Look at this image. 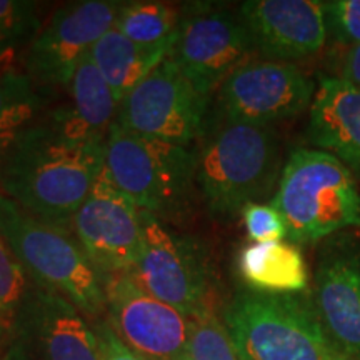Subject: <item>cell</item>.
<instances>
[{"mask_svg": "<svg viewBox=\"0 0 360 360\" xmlns=\"http://www.w3.org/2000/svg\"><path fill=\"white\" fill-rule=\"evenodd\" d=\"M0 233L35 285L62 295L92 321L105 315L101 274L70 229L35 217L0 193Z\"/></svg>", "mask_w": 360, "mask_h": 360, "instance_id": "obj_3", "label": "cell"}, {"mask_svg": "<svg viewBox=\"0 0 360 360\" xmlns=\"http://www.w3.org/2000/svg\"><path fill=\"white\" fill-rule=\"evenodd\" d=\"M30 277L0 233V322L7 334L17 330L32 294Z\"/></svg>", "mask_w": 360, "mask_h": 360, "instance_id": "obj_24", "label": "cell"}, {"mask_svg": "<svg viewBox=\"0 0 360 360\" xmlns=\"http://www.w3.org/2000/svg\"><path fill=\"white\" fill-rule=\"evenodd\" d=\"M314 309L328 340L360 360V250L323 255L315 274Z\"/></svg>", "mask_w": 360, "mask_h": 360, "instance_id": "obj_16", "label": "cell"}, {"mask_svg": "<svg viewBox=\"0 0 360 360\" xmlns=\"http://www.w3.org/2000/svg\"><path fill=\"white\" fill-rule=\"evenodd\" d=\"M70 231L101 277L132 272L141 257V209L115 187L105 169L72 219Z\"/></svg>", "mask_w": 360, "mask_h": 360, "instance_id": "obj_10", "label": "cell"}, {"mask_svg": "<svg viewBox=\"0 0 360 360\" xmlns=\"http://www.w3.org/2000/svg\"><path fill=\"white\" fill-rule=\"evenodd\" d=\"M307 137L360 174V89L339 77H322L310 103Z\"/></svg>", "mask_w": 360, "mask_h": 360, "instance_id": "obj_17", "label": "cell"}, {"mask_svg": "<svg viewBox=\"0 0 360 360\" xmlns=\"http://www.w3.org/2000/svg\"><path fill=\"white\" fill-rule=\"evenodd\" d=\"M142 214V252L132 274L162 302L193 317L210 307V267L205 249L195 238L175 233L155 215Z\"/></svg>", "mask_w": 360, "mask_h": 360, "instance_id": "obj_7", "label": "cell"}, {"mask_svg": "<svg viewBox=\"0 0 360 360\" xmlns=\"http://www.w3.org/2000/svg\"><path fill=\"white\" fill-rule=\"evenodd\" d=\"M67 89L72 97L67 109L74 119L90 132L107 137L110 127L117 122L120 103L90 58V52L80 60Z\"/></svg>", "mask_w": 360, "mask_h": 360, "instance_id": "obj_21", "label": "cell"}, {"mask_svg": "<svg viewBox=\"0 0 360 360\" xmlns=\"http://www.w3.org/2000/svg\"><path fill=\"white\" fill-rule=\"evenodd\" d=\"M94 332H96L98 349H101L102 360H143L137 354L132 352L122 340L115 335L109 322L105 319H98L92 323Z\"/></svg>", "mask_w": 360, "mask_h": 360, "instance_id": "obj_28", "label": "cell"}, {"mask_svg": "<svg viewBox=\"0 0 360 360\" xmlns=\"http://www.w3.org/2000/svg\"><path fill=\"white\" fill-rule=\"evenodd\" d=\"M122 4L82 0L57 8L29 45L27 74L37 85L69 87L80 60L114 29Z\"/></svg>", "mask_w": 360, "mask_h": 360, "instance_id": "obj_12", "label": "cell"}, {"mask_svg": "<svg viewBox=\"0 0 360 360\" xmlns=\"http://www.w3.org/2000/svg\"><path fill=\"white\" fill-rule=\"evenodd\" d=\"M328 34L345 47L360 44V0L323 2Z\"/></svg>", "mask_w": 360, "mask_h": 360, "instance_id": "obj_27", "label": "cell"}, {"mask_svg": "<svg viewBox=\"0 0 360 360\" xmlns=\"http://www.w3.org/2000/svg\"><path fill=\"white\" fill-rule=\"evenodd\" d=\"M282 169L272 129L225 120L197 154L195 186L210 214L232 217L270 197Z\"/></svg>", "mask_w": 360, "mask_h": 360, "instance_id": "obj_2", "label": "cell"}, {"mask_svg": "<svg viewBox=\"0 0 360 360\" xmlns=\"http://www.w3.org/2000/svg\"><path fill=\"white\" fill-rule=\"evenodd\" d=\"M175 40L155 47L135 44L110 29L90 51V58L109 84L119 103L172 52Z\"/></svg>", "mask_w": 360, "mask_h": 360, "instance_id": "obj_19", "label": "cell"}, {"mask_svg": "<svg viewBox=\"0 0 360 360\" xmlns=\"http://www.w3.org/2000/svg\"><path fill=\"white\" fill-rule=\"evenodd\" d=\"M182 8L165 2L122 4L114 29L135 44L155 47L177 39Z\"/></svg>", "mask_w": 360, "mask_h": 360, "instance_id": "obj_22", "label": "cell"}, {"mask_svg": "<svg viewBox=\"0 0 360 360\" xmlns=\"http://www.w3.org/2000/svg\"><path fill=\"white\" fill-rule=\"evenodd\" d=\"M105 321L143 360H188V317L162 302L130 272L103 276Z\"/></svg>", "mask_w": 360, "mask_h": 360, "instance_id": "obj_9", "label": "cell"}, {"mask_svg": "<svg viewBox=\"0 0 360 360\" xmlns=\"http://www.w3.org/2000/svg\"><path fill=\"white\" fill-rule=\"evenodd\" d=\"M17 330L32 342L37 360H102L87 317L56 292L34 285Z\"/></svg>", "mask_w": 360, "mask_h": 360, "instance_id": "obj_15", "label": "cell"}, {"mask_svg": "<svg viewBox=\"0 0 360 360\" xmlns=\"http://www.w3.org/2000/svg\"><path fill=\"white\" fill-rule=\"evenodd\" d=\"M209 102L167 57L120 102L117 122L130 132L191 147L204 134Z\"/></svg>", "mask_w": 360, "mask_h": 360, "instance_id": "obj_8", "label": "cell"}, {"mask_svg": "<svg viewBox=\"0 0 360 360\" xmlns=\"http://www.w3.org/2000/svg\"><path fill=\"white\" fill-rule=\"evenodd\" d=\"M240 215L247 236L254 244L278 242L287 237V225L281 212L272 204L254 202V204L245 205Z\"/></svg>", "mask_w": 360, "mask_h": 360, "instance_id": "obj_26", "label": "cell"}, {"mask_svg": "<svg viewBox=\"0 0 360 360\" xmlns=\"http://www.w3.org/2000/svg\"><path fill=\"white\" fill-rule=\"evenodd\" d=\"M105 139L67 107L44 115L0 157V193L35 217L70 229L103 170Z\"/></svg>", "mask_w": 360, "mask_h": 360, "instance_id": "obj_1", "label": "cell"}, {"mask_svg": "<svg viewBox=\"0 0 360 360\" xmlns=\"http://www.w3.org/2000/svg\"><path fill=\"white\" fill-rule=\"evenodd\" d=\"M7 335V332H6V328H4V326H2V322H0V339H4V337Z\"/></svg>", "mask_w": 360, "mask_h": 360, "instance_id": "obj_31", "label": "cell"}, {"mask_svg": "<svg viewBox=\"0 0 360 360\" xmlns=\"http://www.w3.org/2000/svg\"><path fill=\"white\" fill-rule=\"evenodd\" d=\"M238 17L267 60H299L327 42L326 6L317 0H247Z\"/></svg>", "mask_w": 360, "mask_h": 360, "instance_id": "obj_14", "label": "cell"}, {"mask_svg": "<svg viewBox=\"0 0 360 360\" xmlns=\"http://www.w3.org/2000/svg\"><path fill=\"white\" fill-rule=\"evenodd\" d=\"M188 360H240L231 332L212 305L188 317Z\"/></svg>", "mask_w": 360, "mask_h": 360, "instance_id": "obj_23", "label": "cell"}, {"mask_svg": "<svg viewBox=\"0 0 360 360\" xmlns=\"http://www.w3.org/2000/svg\"><path fill=\"white\" fill-rule=\"evenodd\" d=\"M315 84L294 62H247L219 89V105L227 122L270 127L292 119L312 103Z\"/></svg>", "mask_w": 360, "mask_h": 360, "instance_id": "obj_11", "label": "cell"}, {"mask_svg": "<svg viewBox=\"0 0 360 360\" xmlns=\"http://www.w3.org/2000/svg\"><path fill=\"white\" fill-rule=\"evenodd\" d=\"M270 204L281 212L287 237L295 244L360 227V192L354 174L323 150L292 152Z\"/></svg>", "mask_w": 360, "mask_h": 360, "instance_id": "obj_4", "label": "cell"}, {"mask_svg": "<svg viewBox=\"0 0 360 360\" xmlns=\"http://www.w3.org/2000/svg\"><path fill=\"white\" fill-rule=\"evenodd\" d=\"M337 77L360 89V44L352 45L345 51Z\"/></svg>", "mask_w": 360, "mask_h": 360, "instance_id": "obj_29", "label": "cell"}, {"mask_svg": "<svg viewBox=\"0 0 360 360\" xmlns=\"http://www.w3.org/2000/svg\"><path fill=\"white\" fill-rule=\"evenodd\" d=\"M42 27L39 4L0 0V52H13L20 45H30Z\"/></svg>", "mask_w": 360, "mask_h": 360, "instance_id": "obj_25", "label": "cell"}, {"mask_svg": "<svg viewBox=\"0 0 360 360\" xmlns=\"http://www.w3.org/2000/svg\"><path fill=\"white\" fill-rule=\"evenodd\" d=\"M332 360H359V359H354L350 357V355L340 352L339 349L334 347V344H332Z\"/></svg>", "mask_w": 360, "mask_h": 360, "instance_id": "obj_30", "label": "cell"}, {"mask_svg": "<svg viewBox=\"0 0 360 360\" xmlns=\"http://www.w3.org/2000/svg\"><path fill=\"white\" fill-rule=\"evenodd\" d=\"M197 154L160 139L130 132L119 122L105 139V169L115 187L157 219L187 209L195 186Z\"/></svg>", "mask_w": 360, "mask_h": 360, "instance_id": "obj_5", "label": "cell"}, {"mask_svg": "<svg viewBox=\"0 0 360 360\" xmlns=\"http://www.w3.org/2000/svg\"><path fill=\"white\" fill-rule=\"evenodd\" d=\"M237 270L252 292L259 294L297 295L309 285L302 252L282 240L244 245L238 250Z\"/></svg>", "mask_w": 360, "mask_h": 360, "instance_id": "obj_18", "label": "cell"}, {"mask_svg": "<svg viewBox=\"0 0 360 360\" xmlns=\"http://www.w3.org/2000/svg\"><path fill=\"white\" fill-rule=\"evenodd\" d=\"M240 360H332L314 305L299 295L238 294L225 310Z\"/></svg>", "mask_w": 360, "mask_h": 360, "instance_id": "obj_6", "label": "cell"}, {"mask_svg": "<svg viewBox=\"0 0 360 360\" xmlns=\"http://www.w3.org/2000/svg\"><path fill=\"white\" fill-rule=\"evenodd\" d=\"M249 30L227 11H205L184 19L169 58L202 96L212 97L237 69L252 60Z\"/></svg>", "mask_w": 360, "mask_h": 360, "instance_id": "obj_13", "label": "cell"}, {"mask_svg": "<svg viewBox=\"0 0 360 360\" xmlns=\"http://www.w3.org/2000/svg\"><path fill=\"white\" fill-rule=\"evenodd\" d=\"M45 97L27 72L0 74V157L44 119Z\"/></svg>", "mask_w": 360, "mask_h": 360, "instance_id": "obj_20", "label": "cell"}]
</instances>
